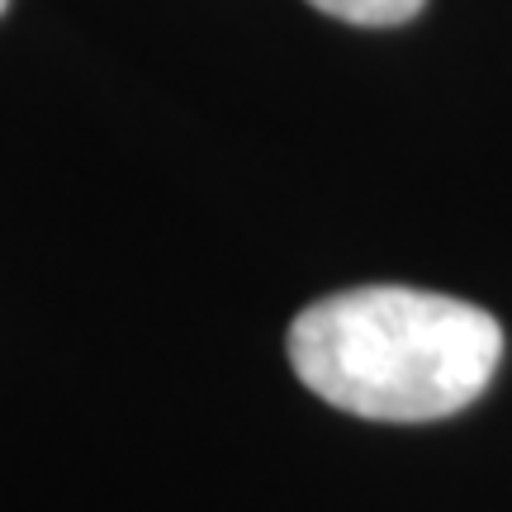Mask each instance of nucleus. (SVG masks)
<instances>
[{"label": "nucleus", "mask_w": 512, "mask_h": 512, "mask_svg": "<svg viewBox=\"0 0 512 512\" xmlns=\"http://www.w3.org/2000/svg\"><path fill=\"white\" fill-rule=\"evenodd\" d=\"M309 5L332 19L361 24V29H394V24H408L413 15H422L427 0H309Z\"/></svg>", "instance_id": "2"}, {"label": "nucleus", "mask_w": 512, "mask_h": 512, "mask_svg": "<svg viewBox=\"0 0 512 512\" xmlns=\"http://www.w3.org/2000/svg\"><path fill=\"white\" fill-rule=\"evenodd\" d=\"M503 328L470 299L408 285L323 294L290 323V366L323 403L370 422H437L489 389Z\"/></svg>", "instance_id": "1"}, {"label": "nucleus", "mask_w": 512, "mask_h": 512, "mask_svg": "<svg viewBox=\"0 0 512 512\" xmlns=\"http://www.w3.org/2000/svg\"><path fill=\"white\" fill-rule=\"evenodd\" d=\"M5 10H10V0H0V15H5Z\"/></svg>", "instance_id": "3"}]
</instances>
